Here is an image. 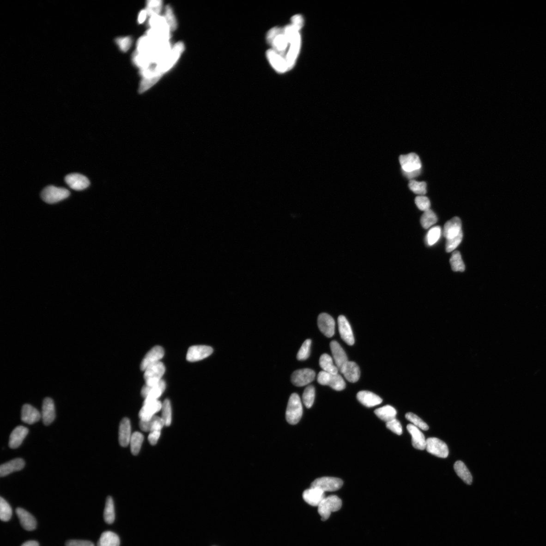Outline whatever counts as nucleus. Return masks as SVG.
<instances>
[{
  "label": "nucleus",
  "instance_id": "19",
  "mask_svg": "<svg viewBox=\"0 0 546 546\" xmlns=\"http://www.w3.org/2000/svg\"><path fill=\"white\" fill-rule=\"evenodd\" d=\"M173 63L181 74L186 78H190L198 67V58L195 56H178Z\"/></svg>",
  "mask_w": 546,
  "mask_h": 546
},
{
  "label": "nucleus",
  "instance_id": "8",
  "mask_svg": "<svg viewBox=\"0 0 546 546\" xmlns=\"http://www.w3.org/2000/svg\"><path fill=\"white\" fill-rule=\"evenodd\" d=\"M97 272L105 282L121 287L131 282L135 277L133 268L119 260H105L97 266Z\"/></svg>",
  "mask_w": 546,
  "mask_h": 546
},
{
  "label": "nucleus",
  "instance_id": "20",
  "mask_svg": "<svg viewBox=\"0 0 546 546\" xmlns=\"http://www.w3.org/2000/svg\"><path fill=\"white\" fill-rule=\"evenodd\" d=\"M479 546H501V545L498 536L490 531H486L480 535Z\"/></svg>",
  "mask_w": 546,
  "mask_h": 546
},
{
  "label": "nucleus",
  "instance_id": "1",
  "mask_svg": "<svg viewBox=\"0 0 546 546\" xmlns=\"http://www.w3.org/2000/svg\"><path fill=\"white\" fill-rule=\"evenodd\" d=\"M452 42L438 35L426 42L412 40L402 49L400 60L407 74L427 89L434 105L441 100L450 79Z\"/></svg>",
  "mask_w": 546,
  "mask_h": 546
},
{
  "label": "nucleus",
  "instance_id": "5",
  "mask_svg": "<svg viewBox=\"0 0 546 546\" xmlns=\"http://www.w3.org/2000/svg\"><path fill=\"white\" fill-rule=\"evenodd\" d=\"M317 520L309 518H291L284 521L280 538L282 542L292 543L307 539L320 529Z\"/></svg>",
  "mask_w": 546,
  "mask_h": 546
},
{
  "label": "nucleus",
  "instance_id": "2",
  "mask_svg": "<svg viewBox=\"0 0 546 546\" xmlns=\"http://www.w3.org/2000/svg\"><path fill=\"white\" fill-rule=\"evenodd\" d=\"M276 76V68L273 63H268L262 68L254 80L235 96L234 104L241 111L255 105L266 91Z\"/></svg>",
  "mask_w": 546,
  "mask_h": 546
},
{
  "label": "nucleus",
  "instance_id": "4",
  "mask_svg": "<svg viewBox=\"0 0 546 546\" xmlns=\"http://www.w3.org/2000/svg\"><path fill=\"white\" fill-rule=\"evenodd\" d=\"M234 100L225 99L211 105V110L215 114V117L211 122L209 140L213 141L223 135L241 117L243 111L235 107Z\"/></svg>",
  "mask_w": 546,
  "mask_h": 546
},
{
  "label": "nucleus",
  "instance_id": "23",
  "mask_svg": "<svg viewBox=\"0 0 546 546\" xmlns=\"http://www.w3.org/2000/svg\"><path fill=\"white\" fill-rule=\"evenodd\" d=\"M231 546H246V545H244L243 543H237V544H234V545H231Z\"/></svg>",
  "mask_w": 546,
  "mask_h": 546
},
{
  "label": "nucleus",
  "instance_id": "11",
  "mask_svg": "<svg viewBox=\"0 0 546 546\" xmlns=\"http://www.w3.org/2000/svg\"><path fill=\"white\" fill-rule=\"evenodd\" d=\"M199 91L212 104L222 102L232 96V89L229 81L211 79L203 76L200 80Z\"/></svg>",
  "mask_w": 546,
  "mask_h": 546
},
{
  "label": "nucleus",
  "instance_id": "18",
  "mask_svg": "<svg viewBox=\"0 0 546 546\" xmlns=\"http://www.w3.org/2000/svg\"><path fill=\"white\" fill-rule=\"evenodd\" d=\"M246 26L255 46H262L265 43L266 35L262 23L255 9H250L248 12Z\"/></svg>",
  "mask_w": 546,
  "mask_h": 546
},
{
  "label": "nucleus",
  "instance_id": "7",
  "mask_svg": "<svg viewBox=\"0 0 546 546\" xmlns=\"http://www.w3.org/2000/svg\"><path fill=\"white\" fill-rule=\"evenodd\" d=\"M507 488L511 507L520 516L524 518H531L532 508L526 488L520 477L511 472L507 477Z\"/></svg>",
  "mask_w": 546,
  "mask_h": 546
},
{
  "label": "nucleus",
  "instance_id": "16",
  "mask_svg": "<svg viewBox=\"0 0 546 546\" xmlns=\"http://www.w3.org/2000/svg\"><path fill=\"white\" fill-rule=\"evenodd\" d=\"M244 3L240 0H224L220 3V20L226 26L232 23H238L241 18Z\"/></svg>",
  "mask_w": 546,
  "mask_h": 546
},
{
  "label": "nucleus",
  "instance_id": "17",
  "mask_svg": "<svg viewBox=\"0 0 546 546\" xmlns=\"http://www.w3.org/2000/svg\"><path fill=\"white\" fill-rule=\"evenodd\" d=\"M467 515L466 509H460L455 513L445 531L447 540L456 541L461 539L466 533Z\"/></svg>",
  "mask_w": 546,
  "mask_h": 546
},
{
  "label": "nucleus",
  "instance_id": "6",
  "mask_svg": "<svg viewBox=\"0 0 546 546\" xmlns=\"http://www.w3.org/2000/svg\"><path fill=\"white\" fill-rule=\"evenodd\" d=\"M479 495L491 506H497L502 500L503 485L500 477L492 470H483L477 477Z\"/></svg>",
  "mask_w": 546,
  "mask_h": 546
},
{
  "label": "nucleus",
  "instance_id": "9",
  "mask_svg": "<svg viewBox=\"0 0 546 546\" xmlns=\"http://www.w3.org/2000/svg\"><path fill=\"white\" fill-rule=\"evenodd\" d=\"M400 85L407 99L420 110L433 107L434 103L427 89L407 74L402 76Z\"/></svg>",
  "mask_w": 546,
  "mask_h": 546
},
{
  "label": "nucleus",
  "instance_id": "14",
  "mask_svg": "<svg viewBox=\"0 0 546 546\" xmlns=\"http://www.w3.org/2000/svg\"><path fill=\"white\" fill-rule=\"evenodd\" d=\"M219 53L237 64L253 62L256 56L255 48L231 43L224 44L219 48Z\"/></svg>",
  "mask_w": 546,
  "mask_h": 546
},
{
  "label": "nucleus",
  "instance_id": "13",
  "mask_svg": "<svg viewBox=\"0 0 546 546\" xmlns=\"http://www.w3.org/2000/svg\"><path fill=\"white\" fill-rule=\"evenodd\" d=\"M247 527L242 520L234 519L223 527L216 536L211 546H231L241 543L246 536Z\"/></svg>",
  "mask_w": 546,
  "mask_h": 546
},
{
  "label": "nucleus",
  "instance_id": "15",
  "mask_svg": "<svg viewBox=\"0 0 546 546\" xmlns=\"http://www.w3.org/2000/svg\"><path fill=\"white\" fill-rule=\"evenodd\" d=\"M224 37L227 43L254 47L255 45L246 26L239 23L228 24L224 30Z\"/></svg>",
  "mask_w": 546,
  "mask_h": 546
},
{
  "label": "nucleus",
  "instance_id": "21",
  "mask_svg": "<svg viewBox=\"0 0 546 546\" xmlns=\"http://www.w3.org/2000/svg\"><path fill=\"white\" fill-rule=\"evenodd\" d=\"M220 22H221V20H220L219 15H214L213 17L210 19L207 28L209 35H213L216 33L219 28Z\"/></svg>",
  "mask_w": 546,
  "mask_h": 546
},
{
  "label": "nucleus",
  "instance_id": "3",
  "mask_svg": "<svg viewBox=\"0 0 546 546\" xmlns=\"http://www.w3.org/2000/svg\"><path fill=\"white\" fill-rule=\"evenodd\" d=\"M104 292L105 289L100 283L72 279L65 284L61 294L69 305L79 306L99 298Z\"/></svg>",
  "mask_w": 546,
  "mask_h": 546
},
{
  "label": "nucleus",
  "instance_id": "10",
  "mask_svg": "<svg viewBox=\"0 0 546 546\" xmlns=\"http://www.w3.org/2000/svg\"><path fill=\"white\" fill-rule=\"evenodd\" d=\"M242 64H237L225 58L220 53L210 57L206 64V74L209 78L230 81Z\"/></svg>",
  "mask_w": 546,
  "mask_h": 546
},
{
  "label": "nucleus",
  "instance_id": "12",
  "mask_svg": "<svg viewBox=\"0 0 546 546\" xmlns=\"http://www.w3.org/2000/svg\"><path fill=\"white\" fill-rule=\"evenodd\" d=\"M495 518L504 546H518L523 542L519 529L506 512H497Z\"/></svg>",
  "mask_w": 546,
  "mask_h": 546
},
{
  "label": "nucleus",
  "instance_id": "22",
  "mask_svg": "<svg viewBox=\"0 0 546 546\" xmlns=\"http://www.w3.org/2000/svg\"><path fill=\"white\" fill-rule=\"evenodd\" d=\"M518 546H535V545L531 543L522 542L520 543Z\"/></svg>",
  "mask_w": 546,
  "mask_h": 546
}]
</instances>
